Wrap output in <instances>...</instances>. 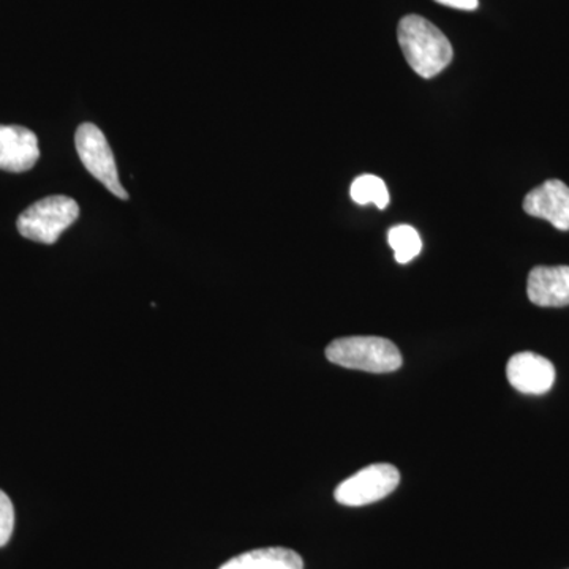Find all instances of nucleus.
I'll list each match as a JSON object with an SVG mask.
<instances>
[{
	"label": "nucleus",
	"instance_id": "nucleus-6",
	"mask_svg": "<svg viewBox=\"0 0 569 569\" xmlns=\"http://www.w3.org/2000/svg\"><path fill=\"white\" fill-rule=\"evenodd\" d=\"M507 377L509 385L522 395L541 396L553 387L556 367L542 356L523 351L509 359Z\"/></svg>",
	"mask_w": 569,
	"mask_h": 569
},
{
	"label": "nucleus",
	"instance_id": "nucleus-13",
	"mask_svg": "<svg viewBox=\"0 0 569 569\" xmlns=\"http://www.w3.org/2000/svg\"><path fill=\"white\" fill-rule=\"evenodd\" d=\"M14 529V508L9 496L0 490V548L10 541Z\"/></svg>",
	"mask_w": 569,
	"mask_h": 569
},
{
	"label": "nucleus",
	"instance_id": "nucleus-9",
	"mask_svg": "<svg viewBox=\"0 0 569 569\" xmlns=\"http://www.w3.org/2000/svg\"><path fill=\"white\" fill-rule=\"evenodd\" d=\"M527 295L538 307L569 306V266H537L531 269Z\"/></svg>",
	"mask_w": 569,
	"mask_h": 569
},
{
	"label": "nucleus",
	"instance_id": "nucleus-7",
	"mask_svg": "<svg viewBox=\"0 0 569 569\" xmlns=\"http://www.w3.org/2000/svg\"><path fill=\"white\" fill-rule=\"evenodd\" d=\"M523 211L537 219L548 220L557 230L569 231V187L559 179L541 183L527 194Z\"/></svg>",
	"mask_w": 569,
	"mask_h": 569
},
{
	"label": "nucleus",
	"instance_id": "nucleus-3",
	"mask_svg": "<svg viewBox=\"0 0 569 569\" xmlns=\"http://www.w3.org/2000/svg\"><path fill=\"white\" fill-rule=\"evenodd\" d=\"M78 216L80 206L77 201L56 194L43 198L26 209L18 219V231L31 241L54 244L63 231L77 222Z\"/></svg>",
	"mask_w": 569,
	"mask_h": 569
},
{
	"label": "nucleus",
	"instance_id": "nucleus-10",
	"mask_svg": "<svg viewBox=\"0 0 569 569\" xmlns=\"http://www.w3.org/2000/svg\"><path fill=\"white\" fill-rule=\"evenodd\" d=\"M220 569H305V561L295 550L264 548L241 553Z\"/></svg>",
	"mask_w": 569,
	"mask_h": 569
},
{
	"label": "nucleus",
	"instance_id": "nucleus-14",
	"mask_svg": "<svg viewBox=\"0 0 569 569\" xmlns=\"http://www.w3.org/2000/svg\"><path fill=\"white\" fill-rule=\"evenodd\" d=\"M436 2L451 7V9L466 11L477 10L479 3L478 0H436Z\"/></svg>",
	"mask_w": 569,
	"mask_h": 569
},
{
	"label": "nucleus",
	"instance_id": "nucleus-1",
	"mask_svg": "<svg viewBox=\"0 0 569 569\" xmlns=\"http://www.w3.org/2000/svg\"><path fill=\"white\" fill-rule=\"evenodd\" d=\"M397 39L408 66L426 80L447 69L455 56L447 36L418 14H408L400 20Z\"/></svg>",
	"mask_w": 569,
	"mask_h": 569
},
{
	"label": "nucleus",
	"instance_id": "nucleus-5",
	"mask_svg": "<svg viewBox=\"0 0 569 569\" xmlns=\"http://www.w3.org/2000/svg\"><path fill=\"white\" fill-rule=\"evenodd\" d=\"M400 482L399 470L389 463H373L337 486V503L346 507H365L383 500L395 492Z\"/></svg>",
	"mask_w": 569,
	"mask_h": 569
},
{
	"label": "nucleus",
	"instance_id": "nucleus-11",
	"mask_svg": "<svg viewBox=\"0 0 569 569\" xmlns=\"http://www.w3.org/2000/svg\"><path fill=\"white\" fill-rule=\"evenodd\" d=\"M351 198L356 203L376 204L378 209H387L389 204V192L383 179L373 174H362L351 183Z\"/></svg>",
	"mask_w": 569,
	"mask_h": 569
},
{
	"label": "nucleus",
	"instance_id": "nucleus-2",
	"mask_svg": "<svg viewBox=\"0 0 569 569\" xmlns=\"http://www.w3.org/2000/svg\"><path fill=\"white\" fill-rule=\"evenodd\" d=\"M332 365L370 373L396 372L402 366V355L391 340L383 337H342L326 348Z\"/></svg>",
	"mask_w": 569,
	"mask_h": 569
},
{
	"label": "nucleus",
	"instance_id": "nucleus-12",
	"mask_svg": "<svg viewBox=\"0 0 569 569\" xmlns=\"http://www.w3.org/2000/svg\"><path fill=\"white\" fill-rule=\"evenodd\" d=\"M388 242L395 250L397 263L407 264L421 253L422 242L419 233L410 224H397L388 233Z\"/></svg>",
	"mask_w": 569,
	"mask_h": 569
},
{
	"label": "nucleus",
	"instance_id": "nucleus-8",
	"mask_svg": "<svg viewBox=\"0 0 569 569\" xmlns=\"http://www.w3.org/2000/svg\"><path fill=\"white\" fill-rule=\"evenodd\" d=\"M40 159L39 140L32 130L20 126H0V170L24 173Z\"/></svg>",
	"mask_w": 569,
	"mask_h": 569
},
{
	"label": "nucleus",
	"instance_id": "nucleus-4",
	"mask_svg": "<svg viewBox=\"0 0 569 569\" xmlns=\"http://www.w3.org/2000/svg\"><path fill=\"white\" fill-rule=\"evenodd\" d=\"M78 156H80L82 164L97 179L107 187L108 190L121 200H127L126 189H123L121 181H119L118 167H116L114 156L107 138L99 127L93 123H81L77 130Z\"/></svg>",
	"mask_w": 569,
	"mask_h": 569
}]
</instances>
